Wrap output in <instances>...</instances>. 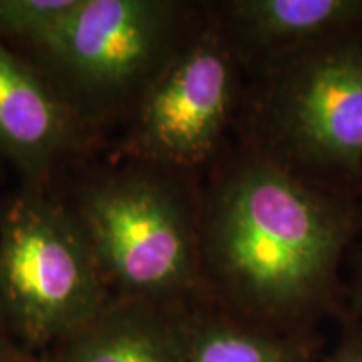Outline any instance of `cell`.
<instances>
[{"label": "cell", "mask_w": 362, "mask_h": 362, "mask_svg": "<svg viewBox=\"0 0 362 362\" xmlns=\"http://www.w3.org/2000/svg\"><path fill=\"white\" fill-rule=\"evenodd\" d=\"M198 232L215 304L282 329L327 298L351 216L272 158H248L216 183Z\"/></svg>", "instance_id": "cell-1"}, {"label": "cell", "mask_w": 362, "mask_h": 362, "mask_svg": "<svg viewBox=\"0 0 362 362\" xmlns=\"http://www.w3.org/2000/svg\"><path fill=\"white\" fill-rule=\"evenodd\" d=\"M72 206L111 298L205 300L198 215L170 171L134 163L90 181Z\"/></svg>", "instance_id": "cell-2"}, {"label": "cell", "mask_w": 362, "mask_h": 362, "mask_svg": "<svg viewBox=\"0 0 362 362\" xmlns=\"http://www.w3.org/2000/svg\"><path fill=\"white\" fill-rule=\"evenodd\" d=\"M111 300L76 215L29 185L0 216V317L27 354H45Z\"/></svg>", "instance_id": "cell-3"}, {"label": "cell", "mask_w": 362, "mask_h": 362, "mask_svg": "<svg viewBox=\"0 0 362 362\" xmlns=\"http://www.w3.org/2000/svg\"><path fill=\"white\" fill-rule=\"evenodd\" d=\"M183 13L165 0H81L33 64L84 121L136 103L187 34Z\"/></svg>", "instance_id": "cell-4"}, {"label": "cell", "mask_w": 362, "mask_h": 362, "mask_svg": "<svg viewBox=\"0 0 362 362\" xmlns=\"http://www.w3.org/2000/svg\"><path fill=\"white\" fill-rule=\"evenodd\" d=\"M235 61L237 54L220 22L187 30L136 99L126 156L166 171L205 163L232 111Z\"/></svg>", "instance_id": "cell-5"}, {"label": "cell", "mask_w": 362, "mask_h": 362, "mask_svg": "<svg viewBox=\"0 0 362 362\" xmlns=\"http://www.w3.org/2000/svg\"><path fill=\"white\" fill-rule=\"evenodd\" d=\"M280 59L267 101L277 148L310 170H361L362 29Z\"/></svg>", "instance_id": "cell-6"}, {"label": "cell", "mask_w": 362, "mask_h": 362, "mask_svg": "<svg viewBox=\"0 0 362 362\" xmlns=\"http://www.w3.org/2000/svg\"><path fill=\"white\" fill-rule=\"evenodd\" d=\"M83 119L33 62L0 39V151L42 185L78 146Z\"/></svg>", "instance_id": "cell-7"}, {"label": "cell", "mask_w": 362, "mask_h": 362, "mask_svg": "<svg viewBox=\"0 0 362 362\" xmlns=\"http://www.w3.org/2000/svg\"><path fill=\"white\" fill-rule=\"evenodd\" d=\"M189 307L111 298L47 354L54 362H185Z\"/></svg>", "instance_id": "cell-8"}, {"label": "cell", "mask_w": 362, "mask_h": 362, "mask_svg": "<svg viewBox=\"0 0 362 362\" xmlns=\"http://www.w3.org/2000/svg\"><path fill=\"white\" fill-rule=\"evenodd\" d=\"M220 24L235 54L280 59L362 29V0H237Z\"/></svg>", "instance_id": "cell-9"}, {"label": "cell", "mask_w": 362, "mask_h": 362, "mask_svg": "<svg viewBox=\"0 0 362 362\" xmlns=\"http://www.w3.org/2000/svg\"><path fill=\"white\" fill-rule=\"evenodd\" d=\"M310 354L298 334L252 322L214 300L188 309L185 362H310Z\"/></svg>", "instance_id": "cell-10"}, {"label": "cell", "mask_w": 362, "mask_h": 362, "mask_svg": "<svg viewBox=\"0 0 362 362\" xmlns=\"http://www.w3.org/2000/svg\"><path fill=\"white\" fill-rule=\"evenodd\" d=\"M81 0H0V39L37 52L59 34Z\"/></svg>", "instance_id": "cell-11"}, {"label": "cell", "mask_w": 362, "mask_h": 362, "mask_svg": "<svg viewBox=\"0 0 362 362\" xmlns=\"http://www.w3.org/2000/svg\"><path fill=\"white\" fill-rule=\"evenodd\" d=\"M324 362H362V329L351 334Z\"/></svg>", "instance_id": "cell-12"}, {"label": "cell", "mask_w": 362, "mask_h": 362, "mask_svg": "<svg viewBox=\"0 0 362 362\" xmlns=\"http://www.w3.org/2000/svg\"><path fill=\"white\" fill-rule=\"evenodd\" d=\"M25 356L27 352L17 346L11 334H8L2 317H0V362H19Z\"/></svg>", "instance_id": "cell-13"}, {"label": "cell", "mask_w": 362, "mask_h": 362, "mask_svg": "<svg viewBox=\"0 0 362 362\" xmlns=\"http://www.w3.org/2000/svg\"><path fill=\"white\" fill-rule=\"evenodd\" d=\"M19 362H54V359L45 352V354H27Z\"/></svg>", "instance_id": "cell-14"}, {"label": "cell", "mask_w": 362, "mask_h": 362, "mask_svg": "<svg viewBox=\"0 0 362 362\" xmlns=\"http://www.w3.org/2000/svg\"><path fill=\"white\" fill-rule=\"evenodd\" d=\"M357 307L362 310V275H361V284H359V291H357Z\"/></svg>", "instance_id": "cell-15"}]
</instances>
